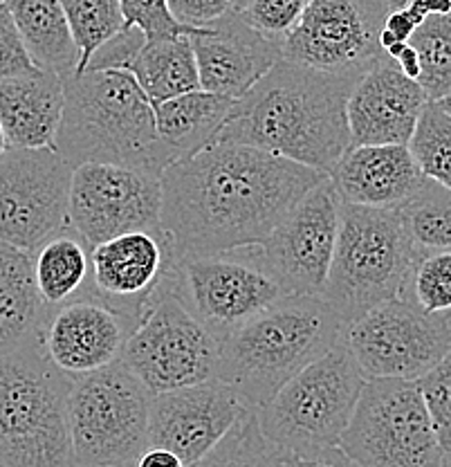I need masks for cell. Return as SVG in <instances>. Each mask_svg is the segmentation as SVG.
I'll return each mask as SVG.
<instances>
[{"mask_svg": "<svg viewBox=\"0 0 451 467\" xmlns=\"http://www.w3.org/2000/svg\"><path fill=\"white\" fill-rule=\"evenodd\" d=\"M323 178L313 167L230 142L169 164L159 175V225L173 259L261 245Z\"/></svg>", "mask_w": 451, "mask_h": 467, "instance_id": "6da1fadb", "label": "cell"}, {"mask_svg": "<svg viewBox=\"0 0 451 467\" xmlns=\"http://www.w3.org/2000/svg\"><path fill=\"white\" fill-rule=\"evenodd\" d=\"M357 79L281 58L234 101L213 142L254 146L331 175L351 149L346 106Z\"/></svg>", "mask_w": 451, "mask_h": 467, "instance_id": "7a4b0ae2", "label": "cell"}, {"mask_svg": "<svg viewBox=\"0 0 451 467\" xmlns=\"http://www.w3.org/2000/svg\"><path fill=\"white\" fill-rule=\"evenodd\" d=\"M55 149L70 167L99 162L162 175L173 164L153 101L126 70H84L63 79Z\"/></svg>", "mask_w": 451, "mask_h": 467, "instance_id": "3957f363", "label": "cell"}, {"mask_svg": "<svg viewBox=\"0 0 451 467\" xmlns=\"http://www.w3.org/2000/svg\"><path fill=\"white\" fill-rule=\"evenodd\" d=\"M342 317L323 296L285 295L220 342L218 376L259 411L285 382L343 337Z\"/></svg>", "mask_w": 451, "mask_h": 467, "instance_id": "277c9868", "label": "cell"}, {"mask_svg": "<svg viewBox=\"0 0 451 467\" xmlns=\"http://www.w3.org/2000/svg\"><path fill=\"white\" fill-rule=\"evenodd\" d=\"M70 389L72 378L50 362L41 337L0 353V465L75 467Z\"/></svg>", "mask_w": 451, "mask_h": 467, "instance_id": "5b68a950", "label": "cell"}, {"mask_svg": "<svg viewBox=\"0 0 451 467\" xmlns=\"http://www.w3.org/2000/svg\"><path fill=\"white\" fill-rule=\"evenodd\" d=\"M400 209L343 202L323 299L343 324L402 295L415 259Z\"/></svg>", "mask_w": 451, "mask_h": 467, "instance_id": "8992f818", "label": "cell"}, {"mask_svg": "<svg viewBox=\"0 0 451 467\" xmlns=\"http://www.w3.org/2000/svg\"><path fill=\"white\" fill-rule=\"evenodd\" d=\"M150 398L121 362L72 379L67 425L75 467L135 465L150 445Z\"/></svg>", "mask_w": 451, "mask_h": 467, "instance_id": "52a82bcc", "label": "cell"}, {"mask_svg": "<svg viewBox=\"0 0 451 467\" xmlns=\"http://www.w3.org/2000/svg\"><path fill=\"white\" fill-rule=\"evenodd\" d=\"M366 379L346 344L339 342L256 411L261 431L274 445H337Z\"/></svg>", "mask_w": 451, "mask_h": 467, "instance_id": "ba28073f", "label": "cell"}, {"mask_svg": "<svg viewBox=\"0 0 451 467\" xmlns=\"http://www.w3.org/2000/svg\"><path fill=\"white\" fill-rule=\"evenodd\" d=\"M337 445L360 467H443L418 379L368 378Z\"/></svg>", "mask_w": 451, "mask_h": 467, "instance_id": "9c48e42d", "label": "cell"}, {"mask_svg": "<svg viewBox=\"0 0 451 467\" xmlns=\"http://www.w3.org/2000/svg\"><path fill=\"white\" fill-rule=\"evenodd\" d=\"M169 288L218 342L285 296L261 245L178 259Z\"/></svg>", "mask_w": 451, "mask_h": 467, "instance_id": "30bf717a", "label": "cell"}, {"mask_svg": "<svg viewBox=\"0 0 451 467\" xmlns=\"http://www.w3.org/2000/svg\"><path fill=\"white\" fill-rule=\"evenodd\" d=\"M119 362L150 393L218 376L220 342L169 288V276L121 348Z\"/></svg>", "mask_w": 451, "mask_h": 467, "instance_id": "8fae6325", "label": "cell"}, {"mask_svg": "<svg viewBox=\"0 0 451 467\" xmlns=\"http://www.w3.org/2000/svg\"><path fill=\"white\" fill-rule=\"evenodd\" d=\"M342 342L366 378L420 379L451 348V326L395 296L351 321Z\"/></svg>", "mask_w": 451, "mask_h": 467, "instance_id": "7c38bea8", "label": "cell"}, {"mask_svg": "<svg viewBox=\"0 0 451 467\" xmlns=\"http://www.w3.org/2000/svg\"><path fill=\"white\" fill-rule=\"evenodd\" d=\"M386 14L380 0H310L281 41V55L314 70L362 77L384 57L380 32Z\"/></svg>", "mask_w": 451, "mask_h": 467, "instance_id": "4fadbf2b", "label": "cell"}, {"mask_svg": "<svg viewBox=\"0 0 451 467\" xmlns=\"http://www.w3.org/2000/svg\"><path fill=\"white\" fill-rule=\"evenodd\" d=\"M75 167L56 149H12L0 155V243L36 250L67 225Z\"/></svg>", "mask_w": 451, "mask_h": 467, "instance_id": "5bb4252c", "label": "cell"}, {"mask_svg": "<svg viewBox=\"0 0 451 467\" xmlns=\"http://www.w3.org/2000/svg\"><path fill=\"white\" fill-rule=\"evenodd\" d=\"M162 216L159 175L88 162L72 171L67 225L90 247L126 232L158 230Z\"/></svg>", "mask_w": 451, "mask_h": 467, "instance_id": "9a60e30c", "label": "cell"}, {"mask_svg": "<svg viewBox=\"0 0 451 467\" xmlns=\"http://www.w3.org/2000/svg\"><path fill=\"white\" fill-rule=\"evenodd\" d=\"M342 204L337 187L331 175H326L261 243V252L285 295H323Z\"/></svg>", "mask_w": 451, "mask_h": 467, "instance_id": "2e32d148", "label": "cell"}, {"mask_svg": "<svg viewBox=\"0 0 451 467\" xmlns=\"http://www.w3.org/2000/svg\"><path fill=\"white\" fill-rule=\"evenodd\" d=\"M251 409L220 378L155 393L149 411V442L178 454L187 465L210 454Z\"/></svg>", "mask_w": 451, "mask_h": 467, "instance_id": "e0dca14e", "label": "cell"}, {"mask_svg": "<svg viewBox=\"0 0 451 467\" xmlns=\"http://www.w3.org/2000/svg\"><path fill=\"white\" fill-rule=\"evenodd\" d=\"M173 263L162 227L119 234L92 247V295L138 324Z\"/></svg>", "mask_w": 451, "mask_h": 467, "instance_id": "ac0fdd59", "label": "cell"}, {"mask_svg": "<svg viewBox=\"0 0 451 467\" xmlns=\"http://www.w3.org/2000/svg\"><path fill=\"white\" fill-rule=\"evenodd\" d=\"M135 326L95 295L77 296L47 313L41 347L56 368L75 379L119 362Z\"/></svg>", "mask_w": 451, "mask_h": 467, "instance_id": "d6986e66", "label": "cell"}, {"mask_svg": "<svg viewBox=\"0 0 451 467\" xmlns=\"http://www.w3.org/2000/svg\"><path fill=\"white\" fill-rule=\"evenodd\" d=\"M429 97L422 86L382 57L355 81L346 115L351 146L409 144Z\"/></svg>", "mask_w": 451, "mask_h": 467, "instance_id": "ffe728a7", "label": "cell"}, {"mask_svg": "<svg viewBox=\"0 0 451 467\" xmlns=\"http://www.w3.org/2000/svg\"><path fill=\"white\" fill-rule=\"evenodd\" d=\"M189 38L202 90L234 99L245 95L283 58L281 41L251 27L236 9Z\"/></svg>", "mask_w": 451, "mask_h": 467, "instance_id": "44dd1931", "label": "cell"}, {"mask_svg": "<svg viewBox=\"0 0 451 467\" xmlns=\"http://www.w3.org/2000/svg\"><path fill=\"white\" fill-rule=\"evenodd\" d=\"M343 202L364 207H402L425 182L406 144L351 146L331 171Z\"/></svg>", "mask_w": 451, "mask_h": 467, "instance_id": "7402d4cb", "label": "cell"}, {"mask_svg": "<svg viewBox=\"0 0 451 467\" xmlns=\"http://www.w3.org/2000/svg\"><path fill=\"white\" fill-rule=\"evenodd\" d=\"M63 115V79L34 70L0 79V126L12 149H55Z\"/></svg>", "mask_w": 451, "mask_h": 467, "instance_id": "603a6c76", "label": "cell"}, {"mask_svg": "<svg viewBox=\"0 0 451 467\" xmlns=\"http://www.w3.org/2000/svg\"><path fill=\"white\" fill-rule=\"evenodd\" d=\"M34 279V254L0 243V353L41 337L47 313Z\"/></svg>", "mask_w": 451, "mask_h": 467, "instance_id": "cb8c5ba5", "label": "cell"}, {"mask_svg": "<svg viewBox=\"0 0 451 467\" xmlns=\"http://www.w3.org/2000/svg\"><path fill=\"white\" fill-rule=\"evenodd\" d=\"M234 101V97L198 88L155 104V126L159 140L173 155V162L191 158L198 150L213 144L231 113Z\"/></svg>", "mask_w": 451, "mask_h": 467, "instance_id": "d4e9b609", "label": "cell"}, {"mask_svg": "<svg viewBox=\"0 0 451 467\" xmlns=\"http://www.w3.org/2000/svg\"><path fill=\"white\" fill-rule=\"evenodd\" d=\"M5 5L36 67L55 72L61 79L75 75L79 47L61 0H5Z\"/></svg>", "mask_w": 451, "mask_h": 467, "instance_id": "484cf974", "label": "cell"}, {"mask_svg": "<svg viewBox=\"0 0 451 467\" xmlns=\"http://www.w3.org/2000/svg\"><path fill=\"white\" fill-rule=\"evenodd\" d=\"M34 279L47 308L92 295V247L70 225L32 252Z\"/></svg>", "mask_w": 451, "mask_h": 467, "instance_id": "4316f807", "label": "cell"}, {"mask_svg": "<svg viewBox=\"0 0 451 467\" xmlns=\"http://www.w3.org/2000/svg\"><path fill=\"white\" fill-rule=\"evenodd\" d=\"M121 70L130 72L138 79L153 106L200 88L191 38L184 34L153 41L147 38Z\"/></svg>", "mask_w": 451, "mask_h": 467, "instance_id": "83f0119b", "label": "cell"}, {"mask_svg": "<svg viewBox=\"0 0 451 467\" xmlns=\"http://www.w3.org/2000/svg\"><path fill=\"white\" fill-rule=\"evenodd\" d=\"M418 52V84L429 101L443 99L451 92V9L447 14H431L409 36Z\"/></svg>", "mask_w": 451, "mask_h": 467, "instance_id": "f1b7e54d", "label": "cell"}, {"mask_svg": "<svg viewBox=\"0 0 451 467\" xmlns=\"http://www.w3.org/2000/svg\"><path fill=\"white\" fill-rule=\"evenodd\" d=\"M397 209L415 247H451V189L425 178L418 192Z\"/></svg>", "mask_w": 451, "mask_h": 467, "instance_id": "f546056e", "label": "cell"}, {"mask_svg": "<svg viewBox=\"0 0 451 467\" xmlns=\"http://www.w3.org/2000/svg\"><path fill=\"white\" fill-rule=\"evenodd\" d=\"M400 296L422 313L451 317V247H418Z\"/></svg>", "mask_w": 451, "mask_h": 467, "instance_id": "4dcf8cb0", "label": "cell"}, {"mask_svg": "<svg viewBox=\"0 0 451 467\" xmlns=\"http://www.w3.org/2000/svg\"><path fill=\"white\" fill-rule=\"evenodd\" d=\"M406 146L425 178L451 189V115L438 101H426Z\"/></svg>", "mask_w": 451, "mask_h": 467, "instance_id": "1f68e13d", "label": "cell"}, {"mask_svg": "<svg viewBox=\"0 0 451 467\" xmlns=\"http://www.w3.org/2000/svg\"><path fill=\"white\" fill-rule=\"evenodd\" d=\"M61 5L79 47L77 72H84L92 55L124 29L121 3L119 0H61Z\"/></svg>", "mask_w": 451, "mask_h": 467, "instance_id": "d6a6232c", "label": "cell"}, {"mask_svg": "<svg viewBox=\"0 0 451 467\" xmlns=\"http://www.w3.org/2000/svg\"><path fill=\"white\" fill-rule=\"evenodd\" d=\"M268 447L259 416L247 411L210 454L187 467H268Z\"/></svg>", "mask_w": 451, "mask_h": 467, "instance_id": "836d02e7", "label": "cell"}, {"mask_svg": "<svg viewBox=\"0 0 451 467\" xmlns=\"http://www.w3.org/2000/svg\"><path fill=\"white\" fill-rule=\"evenodd\" d=\"M418 387L429 416L434 420L443 450L451 447V348L434 368L418 379Z\"/></svg>", "mask_w": 451, "mask_h": 467, "instance_id": "e575fe53", "label": "cell"}, {"mask_svg": "<svg viewBox=\"0 0 451 467\" xmlns=\"http://www.w3.org/2000/svg\"><path fill=\"white\" fill-rule=\"evenodd\" d=\"M124 12V27H139L149 41L171 36H196L200 29L184 27L173 21L167 0H119Z\"/></svg>", "mask_w": 451, "mask_h": 467, "instance_id": "d590c367", "label": "cell"}, {"mask_svg": "<svg viewBox=\"0 0 451 467\" xmlns=\"http://www.w3.org/2000/svg\"><path fill=\"white\" fill-rule=\"evenodd\" d=\"M308 3L310 0H250L241 14L251 27L263 32L265 36L283 41L285 34L297 26Z\"/></svg>", "mask_w": 451, "mask_h": 467, "instance_id": "8d00e7d4", "label": "cell"}, {"mask_svg": "<svg viewBox=\"0 0 451 467\" xmlns=\"http://www.w3.org/2000/svg\"><path fill=\"white\" fill-rule=\"evenodd\" d=\"M270 442V441H268ZM268 467H360L339 445L268 447Z\"/></svg>", "mask_w": 451, "mask_h": 467, "instance_id": "74e56055", "label": "cell"}, {"mask_svg": "<svg viewBox=\"0 0 451 467\" xmlns=\"http://www.w3.org/2000/svg\"><path fill=\"white\" fill-rule=\"evenodd\" d=\"M38 70L36 63L27 55L23 38L18 34L14 18L7 5L0 3V79L5 77L26 75V72Z\"/></svg>", "mask_w": 451, "mask_h": 467, "instance_id": "f35d334b", "label": "cell"}, {"mask_svg": "<svg viewBox=\"0 0 451 467\" xmlns=\"http://www.w3.org/2000/svg\"><path fill=\"white\" fill-rule=\"evenodd\" d=\"M144 41H147V36H144L142 29L124 27L92 55L86 70H121L124 63L144 46Z\"/></svg>", "mask_w": 451, "mask_h": 467, "instance_id": "ab89813d", "label": "cell"}, {"mask_svg": "<svg viewBox=\"0 0 451 467\" xmlns=\"http://www.w3.org/2000/svg\"><path fill=\"white\" fill-rule=\"evenodd\" d=\"M167 7L173 21L193 29L211 27L218 18L234 9L231 0H167Z\"/></svg>", "mask_w": 451, "mask_h": 467, "instance_id": "60d3db41", "label": "cell"}, {"mask_svg": "<svg viewBox=\"0 0 451 467\" xmlns=\"http://www.w3.org/2000/svg\"><path fill=\"white\" fill-rule=\"evenodd\" d=\"M384 55L391 57L393 61L397 63V67H400V70L405 72L406 77H411V79L418 81V77H420V58H418V52H415L414 47H411L409 41L393 43L391 47H386Z\"/></svg>", "mask_w": 451, "mask_h": 467, "instance_id": "b9f144b4", "label": "cell"}, {"mask_svg": "<svg viewBox=\"0 0 451 467\" xmlns=\"http://www.w3.org/2000/svg\"><path fill=\"white\" fill-rule=\"evenodd\" d=\"M133 467H187V463H184L180 456L173 454L171 450L149 445L147 450L139 454V459L135 461Z\"/></svg>", "mask_w": 451, "mask_h": 467, "instance_id": "7bdbcfd3", "label": "cell"}, {"mask_svg": "<svg viewBox=\"0 0 451 467\" xmlns=\"http://www.w3.org/2000/svg\"><path fill=\"white\" fill-rule=\"evenodd\" d=\"M406 3H409V0H386V5H389V12H393V9H402Z\"/></svg>", "mask_w": 451, "mask_h": 467, "instance_id": "ee69618b", "label": "cell"}, {"mask_svg": "<svg viewBox=\"0 0 451 467\" xmlns=\"http://www.w3.org/2000/svg\"><path fill=\"white\" fill-rule=\"evenodd\" d=\"M438 104H440V106H443V109H445V110H447V113L451 115V92H449V95H445V97H443V99H438Z\"/></svg>", "mask_w": 451, "mask_h": 467, "instance_id": "f6af8a7d", "label": "cell"}, {"mask_svg": "<svg viewBox=\"0 0 451 467\" xmlns=\"http://www.w3.org/2000/svg\"><path fill=\"white\" fill-rule=\"evenodd\" d=\"M7 149H9L7 138H5V130H3V126H0V155H3Z\"/></svg>", "mask_w": 451, "mask_h": 467, "instance_id": "bcb514c9", "label": "cell"}, {"mask_svg": "<svg viewBox=\"0 0 451 467\" xmlns=\"http://www.w3.org/2000/svg\"><path fill=\"white\" fill-rule=\"evenodd\" d=\"M247 3H250V0H231V7H234L236 12H242V9L247 7Z\"/></svg>", "mask_w": 451, "mask_h": 467, "instance_id": "7dc6e473", "label": "cell"}, {"mask_svg": "<svg viewBox=\"0 0 451 467\" xmlns=\"http://www.w3.org/2000/svg\"><path fill=\"white\" fill-rule=\"evenodd\" d=\"M443 467H451V447H449V450H445V454H443Z\"/></svg>", "mask_w": 451, "mask_h": 467, "instance_id": "c3c4849f", "label": "cell"}, {"mask_svg": "<svg viewBox=\"0 0 451 467\" xmlns=\"http://www.w3.org/2000/svg\"><path fill=\"white\" fill-rule=\"evenodd\" d=\"M380 3H384V5H386V0H380ZM386 7H389V5H386Z\"/></svg>", "mask_w": 451, "mask_h": 467, "instance_id": "681fc988", "label": "cell"}, {"mask_svg": "<svg viewBox=\"0 0 451 467\" xmlns=\"http://www.w3.org/2000/svg\"><path fill=\"white\" fill-rule=\"evenodd\" d=\"M124 467H133V465H124Z\"/></svg>", "mask_w": 451, "mask_h": 467, "instance_id": "f907efd6", "label": "cell"}, {"mask_svg": "<svg viewBox=\"0 0 451 467\" xmlns=\"http://www.w3.org/2000/svg\"><path fill=\"white\" fill-rule=\"evenodd\" d=\"M449 326H451V317H449Z\"/></svg>", "mask_w": 451, "mask_h": 467, "instance_id": "816d5d0a", "label": "cell"}, {"mask_svg": "<svg viewBox=\"0 0 451 467\" xmlns=\"http://www.w3.org/2000/svg\"><path fill=\"white\" fill-rule=\"evenodd\" d=\"M0 3H5V0H0Z\"/></svg>", "mask_w": 451, "mask_h": 467, "instance_id": "f5cc1de1", "label": "cell"}, {"mask_svg": "<svg viewBox=\"0 0 451 467\" xmlns=\"http://www.w3.org/2000/svg\"><path fill=\"white\" fill-rule=\"evenodd\" d=\"M0 467H3V465H0Z\"/></svg>", "mask_w": 451, "mask_h": 467, "instance_id": "db71d44e", "label": "cell"}]
</instances>
